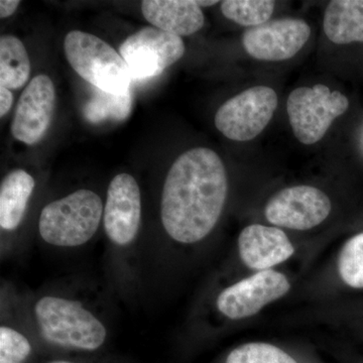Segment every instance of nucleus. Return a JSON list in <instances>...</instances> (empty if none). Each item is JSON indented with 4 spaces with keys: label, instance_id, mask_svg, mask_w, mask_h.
<instances>
[{
    "label": "nucleus",
    "instance_id": "3",
    "mask_svg": "<svg viewBox=\"0 0 363 363\" xmlns=\"http://www.w3.org/2000/svg\"><path fill=\"white\" fill-rule=\"evenodd\" d=\"M104 212V203L96 193L87 189L75 191L43 208L40 238L54 247H81L96 233Z\"/></svg>",
    "mask_w": 363,
    "mask_h": 363
},
{
    "label": "nucleus",
    "instance_id": "21",
    "mask_svg": "<svg viewBox=\"0 0 363 363\" xmlns=\"http://www.w3.org/2000/svg\"><path fill=\"white\" fill-rule=\"evenodd\" d=\"M338 271L346 285L363 289V233L346 241L339 253Z\"/></svg>",
    "mask_w": 363,
    "mask_h": 363
},
{
    "label": "nucleus",
    "instance_id": "6",
    "mask_svg": "<svg viewBox=\"0 0 363 363\" xmlns=\"http://www.w3.org/2000/svg\"><path fill=\"white\" fill-rule=\"evenodd\" d=\"M277 106L278 96L274 89L255 86L222 105L215 116V126L229 140L247 142L264 131Z\"/></svg>",
    "mask_w": 363,
    "mask_h": 363
},
{
    "label": "nucleus",
    "instance_id": "11",
    "mask_svg": "<svg viewBox=\"0 0 363 363\" xmlns=\"http://www.w3.org/2000/svg\"><path fill=\"white\" fill-rule=\"evenodd\" d=\"M142 222V196L138 182L130 174L112 179L107 190L104 225L114 245L125 247L135 240Z\"/></svg>",
    "mask_w": 363,
    "mask_h": 363
},
{
    "label": "nucleus",
    "instance_id": "2",
    "mask_svg": "<svg viewBox=\"0 0 363 363\" xmlns=\"http://www.w3.org/2000/svg\"><path fill=\"white\" fill-rule=\"evenodd\" d=\"M38 327L45 341L70 350L93 351L104 345V323L78 301L45 296L35 305Z\"/></svg>",
    "mask_w": 363,
    "mask_h": 363
},
{
    "label": "nucleus",
    "instance_id": "16",
    "mask_svg": "<svg viewBox=\"0 0 363 363\" xmlns=\"http://www.w3.org/2000/svg\"><path fill=\"white\" fill-rule=\"evenodd\" d=\"M324 32L334 44L363 42V0H334L327 6Z\"/></svg>",
    "mask_w": 363,
    "mask_h": 363
},
{
    "label": "nucleus",
    "instance_id": "5",
    "mask_svg": "<svg viewBox=\"0 0 363 363\" xmlns=\"http://www.w3.org/2000/svg\"><path fill=\"white\" fill-rule=\"evenodd\" d=\"M350 101L339 91L327 86L300 87L286 101V111L294 135L304 145H314L323 138L334 119L347 111Z\"/></svg>",
    "mask_w": 363,
    "mask_h": 363
},
{
    "label": "nucleus",
    "instance_id": "20",
    "mask_svg": "<svg viewBox=\"0 0 363 363\" xmlns=\"http://www.w3.org/2000/svg\"><path fill=\"white\" fill-rule=\"evenodd\" d=\"M225 363H298L285 350L264 342L242 344L227 355Z\"/></svg>",
    "mask_w": 363,
    "mask_h": 363
},
{
    "label": "nucleus",
    "instance_id": "9",
    "mask_svg": "<svg viewBox=\"0 0 363 363\" xmlns=\"http://www.w3.org/2000/svg\"><path fill=\"white\" fill-rule=\"evenodd\" d=\"M331 212L328 196L311 186L284 189L267 202L264 215L274 225L308 230L321 224Z\"/></svg>",
    "mask_w": 363,
    "mask_h": 363
},
{
    "label": "nucleus",
    "instance_id": "25",
    "mask_svg": "<svg viewBox=\"0 0 363 363\" xmlns=\"http://www.w3.org/2000/svg\"><path fill=\"white\" fill-rule=\"evenodd\" d=\"M50 363H73V362H65V360H55V362H52Z\"/></svg>",
    "mask_w": 363,
    "mask_h": 363
},
{
    "label": "nucleus",
    "instance_id": "12",
    "mask_svg": "<svg viewBox=\"0 0 363 363\" xmlns=\"http://www.w3.org/2000/svg\"><path fill=\"white\" fill-rule=\"evenodd\" d=\"M55 104L56 91L51 78H33L18 100L11 123L13 138L28 145L40 143L51 125Z\"/></svg>",
    "mask_w": 363,
    "mask_h": 363
},
{
    "label": "nucleus",
    "instance_id": "1",
    "mask_svg": "<svg viewBox=\"0 0 363 363\" xmlns=\"http://www.w3.org/2000/svg\"><path fill=\"white\" fill-rule=\"evenodd\" d=\"M228 181L216 152L196 147L169 169L161 202L162 226L172 240L193 245L211 233L225 205Z\"/></svg>",
    "mask_w": 363,
    "mask_h": 363
},
{
    "label": "nucleus",
    "instance_id": "7",
    "mask_svg": "<svg viewBox=\"0 0 363 363\" xmlns=\"http://www.w3.org/2000/svg\"><path fill=\"white\" fill-rule=\"evenodd\" d=\"M133 80L157 77L185 54V45L178 35L147 26L130 35L119 48Z\"/></svg>",
    "mask_w": 363,
    "mask_h": 363
},
{
    "label": "nucleus",
    "instance_id": "14",
    "mask_svg": "<svg viewBox=\"0 0 363 363\" xmlns=\"http://www.w3.org/2000/svg\"><path fill=\"white\" fill-rule=\"evenodd\" d=\"M142 11L155 28L178 37L193 35L204 26V14L194 0H145Z\"/></svg>",
    "mask_w": 363,
    "mask_h": 363
},
{
    "label": "nucleus",
    "instance_id": "19",
    "mask_svg": "<svg viewBox=\"0 0 363 363\" xmlns=\"http://www.w3.org/2000/svg\"><path fill=\"white\" fill-rule=\"evenodd\" d=\"M274 9V1L271 0H226L221 4L225 18L252 28L269 21Z\"/></svg>",
    "mask_w": 363,
    "mask_h": 363
},
{
    "label": "nucleus",
    "instance_id": "15",
    "mask_svg": "<svg viewBox=\"0 0 363 363\" xmlns=\"http://www.w3.org/2000/svg\"><path fill=\"white\" fill-rule=\"evenodd\" d=\"M35 187V179L23 169H14L0 186V227L2 230H16L23 217Z\"/></svg>",
    "mask_w": 363,
    "mask_h": 363
},
{
    "label": "nucleus",
    "instance_id": "13",
    "mask_svg": "<svg viewBox=\"0 0 363 363\" xmlns=\"http://www.w3.org/2000/svg\"><path fill=\"white\" fill-rule=\"evenodd\" d=\"M238 252L245 266L260 272L271 269L290 259L295 248L278 227L252 224L241 231Z\"/></svg>",
    "mask_w": 363,
    "mask_h": 363
},
{
    "label": "nucleus",
    "instance_id": "23",
    "mask_svg": "<svg viewBox=\"0 0 363 363\" xmlns=\"http://www.w3.org/2000/svg\"><path fill=\"white\" fill-rule=\"evenodd\" d=\"M13 104V95L11 90L0 86V116L4 117L11 111Z\"/></svg>",
    "mask_w": 363,
    "mask_h": 363
},
{
    "label": "nucleus",
    "instance_id": "22",
    "mask_svg": "<svg viewBox=\"0 0 363 363\" xmlns=\"http://www.w3.org/2000/svg\"><path fill=\"white\" fill-rule=\"evenodd\" d=\"M32 353L23 334L9 326L0 327V363H23Z\"/></svg>",
    "mask_w": 363,
    "mask_h": 363
},
{
    "label": "nucleus",
    "instance_id": "18",
    "mask_svg": "<svg viewBox=\"0 0 363 363\" xmlns=\"http://www.w3.org/2000/svg\"><path fill=\"white\" fill-rule=\"evenodd\" d=\"M133 89L131 87L121 94L105 92L95 88L94 94L85 104L83 113L90 123L105 121L121 123L130 116L133 111Z\"/></svg>",
    "mask_w": 363,
    "mask_h": 363
},
{
    "label": "nucleus",
    "instance_id": "4",
    "mask_svg": "<svg viewBox=\"0 0 363 363\" xmlns=\"http://www.w3.org/2000/svg\"><path fill=\"white\" fill-rule=\"evenodd\" d=\"M64 50L74 71L97 89L121 94L131 87L133 78L121 55L96 35L72 30Z\"/></svg>",
    "mask_w": 363,
    "mask_h": 363
},
{
    "label": "nucleus",
    "instance_id": "8",
    "mask_svg": "<svg viewBox=\"0 0 363 363\" xmlns=\"http://www.w3.org/2000/svg\"><path fill=\"white\" fill-rule=\"evenodd\" d=\"M290 289L289 279L281 272L260 271L222 291L217 298V309L231 320L252 317L284 297Z\"/></svg>",
    "mask_w": 363,
    "mask_h": 363
},
{
    "label": "nucleus",
    "instance_id": "10",
    "mask_svg": "<svg viewBox=\"0 0 363 363\" xmlns=\"http://www.w3.org/2000/svg\"><path fill=\"white\" fill-rule=\"evenodd\" d=\"M311 28L305 21L281 18L248 28L242 44L252 58L278 62L293 58L309 40Z\"/></svg>",
    "mask_w": 363,
    "mask_h": 363
},
{
    "label": "nucleus",
    "instance_id": "24",
    "mask_svg": "<svg viewBox=\"0 0 363 363\" xmlns=\"http://www.w3.org/2000/svg\"><path fill=\"white\" fill-rule=\"evenodd\" d=\"M18 0H1L0 1V18H6L13 16L20 6Z\"/></svg>",
    "mask_w": 363,
    "mask_h": 363
},
{
    "label": "nucleus",
    "instance_id": "17",
    "mask_svg": "<svg viewBox=\"0 0 363 363\" xmlns=\"http://www.w3.org/2000/svg\"><path fill=\"white\" fill-rule=\"evenodd\" d=\"M30 75V61L25 45L14 35L0 38V86L20 89Z\"/></svg>",
    "mask_w": 363,
    "mask_h": 363
}]
</instances>
